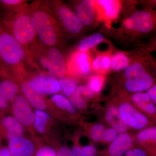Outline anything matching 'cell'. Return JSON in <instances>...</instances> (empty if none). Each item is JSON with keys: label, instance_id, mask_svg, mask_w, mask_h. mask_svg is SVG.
I'll return each mask as SVG.
<instances>
[{"label": "cell", "instance_id": "1", "mask_svg": "<svg viewBox=\"0 0 156 156\" xmlns=\"http://www.w3.org/2000/svg\"><path fill=\"white\" fill-rule=\"evenodd\" d=\"M26 62L33 64L28 52L0 22V75L12 78L21 75Z\"/></svg>", "mask_w": 156, "mask_h": 156}, {"label": "cell", "instance_id": "2", "mask_svg": "<svg viewBox=\"0 0 156 156\" xmlns=\"http://www.w3.org/2000/svg\"><path fill=\"white\" fill-rule=\"evenodd\" d=\"M30 8L40 43L45 47L58 48L62 44V30L48 1H34L30 5Z\"/></svg>", "mask_w": 156, "mask_h": 156}, {"label": "cell", "instance_id": "3", "mask_svg": "<svg viewBox=\"0 0 156 156\" xmlns=\"http://www.w3.org/2000/svg\"><path fill=\"white\" fill-rule=\"evenodd\" d=\"M0 17L4 28L25 48L30 55L39 44L30 5L27 4L18 11Z\"/></svg>", "mask_w": 156, "mask_h": 156}, {"label": "cell", "instance_id": "4", "mask_svg": "<svg viewBox=\"0 0 156 156\" xmlns=\"http://www.w3.org/2000/svg\"><path fill=\"white\" fill-rule=\"evenodd\" d=\"M30 56L34 64L45 69L55 79L59 80L66 74V62L58 48L45 47L39 43Z\"/></svg>", "mask_w": 156, "mask_h": 156}, {"label": "cell", "instance_id": "5", "mask_svg": "<svg viewBox=\"0 0 156 156\" xmlns=\"http://www.w3.org/2000/svg\"><path fill=\"white\" fill-rule=\"evenodd\" d=\"M127 33L140 37L149 35L156 30L153 11L136 10L124 20L122 26Z\"/></svg>", "mask_w": 156, "mask_h": 156}, {"label": "cell", "instance_id": "6", "mask_svg": "<svg viewBox=\"0 0 156 156\" xmlns=\"http://www.w3.org/2000/svg\"><path fill=\"white\" fill-rule=\"evenodd\" d=\"M62 30L71 35H76L83 30V25L76 13L63 2L48 1Z\"/></svg>", "mask_w": 156, "mask_h": 156}, {"label": "cell", "instance_id": "7", "mask_svg": "<svg viewBox=\"0 0 156 156\" xmlns=\"http://www.w3.org/2000/svg\"><path fill=\"white\" fill-rule=\"evenodd\" d=\"M118 111L125 125L135 130H142L151 123L145 115L128 102L121 104Z\"/></svg>", "mask_w": 156, "mask_h": 156}, {"label": "cell", "instance_id": "8", "mask_svg": "<svg viewBox=\"0 0 156 156\" xmlns=\"http://www.w3.org/2000/svg\"><path fill=\"white\" fill-rule=\"evenodd\" d=\"M92 58L89 52L75 51L66 62V70L70 74L77 76H85L92 70Z\"/></svg>", "mask_w": 156, "mask_h": 156}, {"label": "cell", "instance_id": "9", "mask_svg": "<svg viewBox=\"0 0 156 156\" xmlns=\"http://www.w3.org/2000/svg\"><path fill=\"white\" fill-rule=\"evenodd\" d=\"M97 20L104 22L107 26L117 20L122 9V3L117 0L95 1Z\"/></svg>", "mask_w": 156, "mask_h": 156}, {"label": "cell", "instance_id": "10", "mask_svg": "<svg viewBox=\"0 0 156 156\" xmlns=\"http://www.w3.org/2000/svg\"><path fill=\"white\" fill-rule=\"evenodd\" d=\"M13 116L22 125L30 126L34 121V115L28 101L22 95H16L11 103Z\"/></svg>", "mask_w": 156, "mask_h": 156}, {"label": "cell", "instance_id": "11", "mask_svg": "<svg viewBox=\"0 0 156 156\" xmlns=\"http://www.w3.org/2000/svg\"><path fill=\"white\" fill-rule=\"evenodd\" d=\"M0 82V111L5 110L16 95H18L19 87L16 81L8 77H2Z\"/></svg>", "mask_w": 156, "mask_h": 156}, {"label": "cell", "instance_id": "12", "mask_svg": "<svg viewBox=\"0 0 156 156\" xmlns=\"http://www.w3.org/2000/svg\"><path fill=\"white\" fill-rule=\"evenodd\" d=\"M75 11L83 26H91L97 20L95 1H79L75 6Z\"/></svg>", "mask_w": 156, "mask_h": 156}, {"label": "cell", "instance_id": "13", "mask_svg": "<svg viewBox=\"0 0 156 156\" xmlns=\"http://www.w3.org/2000/svg\"><path fill=\"white\" fill-rule=\"evenodd\" d=\"M30 83L42 95L55 94L61 89L58 81L49 74H40L35 76Z\"/></svg>", "mask_w": 156, "mask_h": 156}, {"label": "cell", "instance_id": "14", "mask_svg": "<svg viewBox=\"0 0 156 156\" xmlns=\"http://www.w3.org/2000/svg\"><path fill=\"white\" fill-rule=\"evenodd\" d=\"M8 147L11 156H35L37 153L33 143L22 136L9 140Z\"/></svg>", "mask_w": 156, "mask_h": 156}, {"label": "cell", "instance_id": "15", "mask_svg": "<svg viewBox=\"0 0 156 156\" xmlns=\"http://www.w3.org/2000/svg\"><path fill=\"white\" fill-rule=\"evenodd\" d=\"M133 139L132 136L126 132L118 134L112 141L103 156H125L127 152L132 147Z\"/></svg>", "mask_w": 156, "mask_h": 156}, {"label": "cell", "instance_id": "16", "mask_svg": "<svg viewBox=\"0 0 156 156\" xmlns=\"http://www.w3.org/2000/svg\"><path fill=\"white\" fill-rule=\"evenodd\" d=\"M131 99L150 122H156V106L146 92L133 93Z\"/></svg>", "mask_w": 156, "mask_h": 156}, {"label": "cell", "instance_id": "17", "mask_svg": "<svg viewBox=\"0 0 156 156\" xmlns=\"http://www.w3.org/2000/svg\"><path fill=\"white\" fill-rule=\"evenodd\" d=\"M136 139L148 156L156 153V126H149L140 130L136 135Z\"/></svg>", "mask_w": 156, "mask_h": 156}, {"label": "cell", "instance_id": "18", "mask_svg": "<svg viewBox=\"0 0 156 156\" xmlns=\"http://www.w3.org/2000/svg\"><path fill=\"white\" fill-rule=\"evenodd\" d=\"M23 93L29 103L37 109L44 110L47 108V104L42 95L33 86L30 82L24 81L21 84Z\"/></svg>", "mask_w": 156, "mask_h": 156}, {"label": "cell", "instance_id": "19", "mask_svg": "<svg viewBox=\"0 0 156 156\" xmlns=\"http://www.w3.org/2000/svg\"><path fill=\"white\" fill-rule=\"evenodd\" d=\"M0 129L9 140L14 136H22L23 133L22 124L12 116H6L1 119Z\"/></svg>", "mask_w": 156, "mask_h": 156}, {"label": "cell", "instance_id": "20", "mask_svg": "<svg viewBox=\"0 0 156 156\" xmlns=\"http://www.w3.org/2000/svg\"><path fill=\"white\" fill-rule=\"evenodd\" d=\"M109 52L98 53L92 60V69L96 73L104 75L110 71L112 56Z\"/></svg>", "mask_w": 156, "mask_h": 156}, {"label": "cell", "instance_id": "21", "mask_svg": "<svg viewBox=\"0 0 156 156\" xmlns=\"http://www.w3.org/2000/svg\"><path fill=\"white\" fill-rule=\"evenodd\" d=\"M105 118L112 128L115 129L118 132L124 133L127 131V126L123 122L118 109L115 107H111L108 109Z\"/></svg>", "mask_w": 156, "mask_h": 156}, {"label": "cell", "instance_id": "22", "mask_svg": "<svg viewBox=\"0 0 156 156\" xmlns=\"http://www.w3.org/2000/svg\"><path fill=\"white\" fill-rule=\"evenodd\" d=\"M104 36L99 33L92 34L85 37L78 43L77 50L83 52H89V50L97 47L104 41Z\"/></svg>", "mask_w": 156, "mask_h": 156}, {"label": "cell", "instance_id": "23", "mask_svg": "<svg viewBox=\"0 0 156 156\" xmlns=\"http://www.w3.org/2000/svg\"><path fill=\"white\" fill-rule=\"evenodd\" d=\"M131 62V58L128 54L122 51L116 52L112 55L110 71H124L129 66Z\"/></svg>", "mask_w": 156, "mask_h": 156}, {"label": "cell", "instance_id": "24", "mask_svg": "<svg viewBox=\"0 0 156 156\" xmlns=\"http://www.w3.org/2000/svg\"><path fill=\"white\" fill-rule=\"evenodd\" d=\"M93 95L88 86H81L77 87L75 92L71 98V102L74 107L82 108L86 104V100Z\"/></svg>", "mask_w": 156, "mask_h": 156}, {"label": "cell", "instance_id": "25", "mask_svg": "<svg viewBox=\"0 0 156 156\" xmlns=\"http://www.w3.org/2000/svg\"><path fill=\"white\" fill-rule=\"evenodd\" d=\"M27 5L23 0H0V12L1 15L11 14L18 11Z\"/></svg>", "mask_w": 156, "mask_h": 156}, {"label": "cell", "instance_id": "26", "mask_svg": "<svg viewBox=\"0 0 156 156\" xmlns=\"http://www.w3.org/2000/svg\"><path fill=\"white\" fill-rule=\"evenodd\" d=\"M34 126L38 132L41 134L44 132L46 126L50 119V116L41 110L36 109L34 114Z\"/></svg>", "mask_w": 156, "mask_h": 156}, {"label": "cell", "instance_id": "27", "mask_svg": "<svg viewBox=\"0 0 156 156\" xmlns=\"http://www.w3.org/2000/svg\"><path fill=\"white\" fill-rule=\"evenodd\" d=\"M59 84L64 95L71 97L77 88V83L75 79L71 77H63L59 79Z\"/></svg>", "mask_w": 156, "mask_h": 156}, {"label": "cell", "instance_id": "28", "mask_svg": "<svg viewBox=\"0 0 156 156\" xmlns=\"http://www.w3.org/2000/svg\"><path fill=\"white\" fill-rule=\"evenodd\" d=\"M51 100L59 108L62 109L70 113H74L75 108L66 97L61 95H55L51 98Z\"/></svg>", "mask_w": 156, "mask_h": 156}, {"label": "cell", "instance_id": "29", "mask_svg": "<svg viewBox=\"0 0 156 156\" xmlns=\"http://www.w3.org/2000/svg\"><path fill=\"white\" fill-rule=\"evenodd\" d=\"M104 80L103 75L100 74L96 73L90 77L88 87L93 94L99 93L101 91L104 84Z\"/></svg>", "mask_w": 156, "mask_h": 156}, {"label": "cell", "instance_id": "30", "mask_svg": "<svg viewBox=\"0 0 156 156\" xmlns=\"http://www.w3.org/2000/svg\"><path fill=\"white\" fill-rule=\"evenodd\" d=\"M72 150L76 156H95L97 154L96 148L92 145L84 147L76 145Z\"/></svg>", "mask_w": 156, "mask_h": 156}, {"label": "cell", "instance_id": "31", "mask_svg": "<svg viewBox=\"0 0 156 156\" xmlns=\"http://www.w3.org/2000/svg\"><path fill=\"white\" fill-rule=\"evenodd\" d=\"M104 126L101 124H96L93 126L90 131V136L93 140L96 142L103 139L105 132Z\"/></svg>", "mask_w": 156, "mask_h": 156}, {"label": "cell", "instance_id": "32", "mask_svg": "<svg viewBox=\"0 0 156 156\" xmlns=\"http://www.w3.org/2000/svg\"><path fill=\"white\" fill-rule=\"evenodd\" d=\"M118 132L113 128H109L105 131L103 139L106 142H112L118 135Z\"/></svg>", "mask_w": 156, "mask_h": 156}, {"label": "cell", "instance_id": "33", "mask_svg": "<svg viewBox=\"0 0 156 156\" xmlns=\"http://www.w3.org/2000/svg\"><path fill=\"white\" fill-rule=\"evenodd\" d=\"M35 156H57L55 150L48 146L40 148Z\"/></svg>", "mask_w": 156, "mask_h": 156}, {"label": "cell", "instance_id": "34", "mask_svg": "<svg viewBox=\"0 0 156 156\" xmlns=\"http://www.w3.org/2000/svg\"><path fill=\"white\" fill-rule=\"evenodd\" d=\"M125 156H148V155L142 148L134 147L129 150Z\"/></svg>", "mask_w": 156, "mask_h": 156}, {"label": "cell", "instance_id": "35", "mask_svg": "<svg viewBox=\"0 0 156 156\" xmlns=\"http://www.w3.org/2000/svg\"><path fill=\"white\" fill-rule=\"evenodd\" d=\"M56 153L57 156H76L72 150L66 147L59 148Z\"/></svg>", "mask_w": 156, "mask_h": 156}, {"label": "cell", "instance_id": "36", "mask_svg": "<svg viewBox=\"0 0 156 156\" xmlns=\"http://www.w3.org/2000/svg\"><path fill=\"white\" fill-rule=\"evenodd\" d=\"M145 48L150 53L156 52V30Z\"/></svg>", "mask_w": 156, "mask_h": 156}, {"label": "cell", "instance_id": "37", "mask_svg": "<svg viewBox=\"0 0 156 156\" xmlns=\"http://www.w3.org/2000/svg\"><path fill=\"white\" fill-rule=\"evenodd\" d=\"M140 3L144 7V10L154 11V9H156V0L143 1L140 2Z\"/></svg>", "mask_w": 156, "mask_h": 156}, {"label": "cell", "instance_id": "38", "mask_svg": "<svg viewBox=\"0 0 156 156\" xmlns=\"http://www.w3.org/2000/svg\"><path fill=\"white\" fill-rule=\"evenodd\" d=\"M146 92L156 106V80L153 85L149 89H148Z\"/></svg>", "mask_w": 156, "mask_h": 156}, {"label": "cell", "instance_id": "39", "mask_svg": "<svg viewBox=\"0 0 156 156\" xmlns=\"http://www.w3.org/2000/svg\"><path fill=\"white\" fill-rule=\"evenodd\" d=\"M0 156H11L8 147L0 146Z\"/></svg>", "mask_w": 156, "mask_h": 156}, {"label": "cell", "instance_id": "40", "mask_svg": "<svg viewBox=\"0 0 156 156\" xmlns=\"http://www.w3.org/2000/svg\"><path fill=\"white\" fill-rule=\"evenodd\" d=\"M153 15L154 18L156 22V10L153 11Z\"/></svg>", "mask_w": 156, "mask_h": 156}, {"label": "cell", "instance_id": "41", "mask_svg": "<svg viewBox=\"0 0 156 156\" xmlns=\"http://www.w3.org/2000/svg\"><path fill=\"white\" fill-rule=\"evenodd\" d=\"M1 119H0V121H1Z\"/></svg>", "mask_w": 156, "mask_h": 156}]
</instances>
